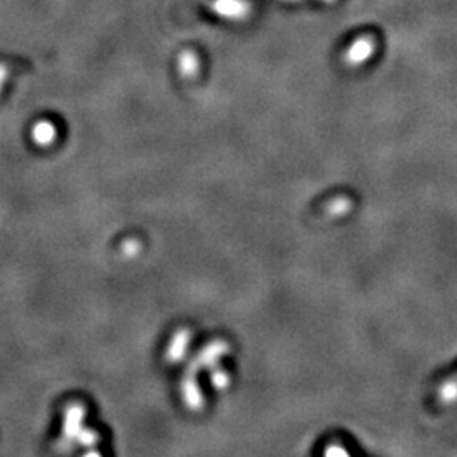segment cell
Segmentation results:
<instances>
[{
  "label": "cell",
  "instance_id": "cell-1",
  "mask_svg": "<svg viewBox=\"0 0 457 457\" xmlns=\"http://www.w3.org/2000/svg\"><path fill=\"white\" fill-rule=\"evenodd\" d=\"M437 402L442 405H452L457 402V375L454 378L445 379L437 390Z\"/></svg>",
  "mask_w": 457,
  "mask_h": 457
}]
</instances>
